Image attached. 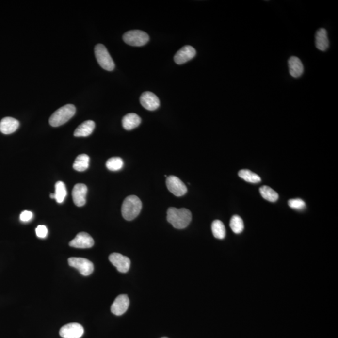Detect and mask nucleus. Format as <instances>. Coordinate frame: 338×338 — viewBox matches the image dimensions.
Masks as SVG:
<instances>
[{"instance_id": "nucleus-28", "label": "nucleus", "mask_w": 338, "mask_h": 338, "mask_svg": "<svg viewBox=\"0 0 338 338\" xmlns=\"http://www.w3.org/2000/svg\"><path fill=\"white\" fill-rule=\"evenodd\" d=\"M36 234L38 238H45L47 234H48V229H47L46 226L43 225H38L36 229Z\"/></svg>"}, {"instance_id": "nucleus-20", "label": "nucleus", "mask_w": 338, "mask_h": 338, "mask_svg": "<svg viewBox=\"0 0 338 338\" xmlns=\"http://www.w3.org/2000/svg\"><path fill=\"white\" fill-rule=\"evenodd\" d=\"M90 157L87 154L79 155L75 159L73 167L75 171L83 172L89 167Z\"/></svg>"}, {"instance_id": "nucleus-26", "label": "nucleus", "mask_w": 338, "mask_h": 338, "mask_svg": "<svg viewBox=\"0 0 338 338\" xmlns=\"http://www.w3.org/2000/svg\"><path fill=\"white\" fill-rule=\"evenodd\" d=\"M106 167L109 171H120L124 167V161L120 157H112L107 161Z\"/></svg>"}, {"instance_id": "nucleus-11", "label": "nucleus", "mask_w": 338, "mask_h": 338, "mask_svg": "<svg viewBox=\"0 0 338 338\" xmlns=\"http://www.w3.org/2000/svg\"><path fill=\"white\" fill-rule=\"evenodd\" d=\"M196 50L190 45H186L176 53L174 56V61L178 64H182L189 62L195 57Z\"/></svg>"}, {"instance_id": "nucleus-29", "label": "nucleus", "mask_w": 338, "mask_h": 338, "mask_svg": "<svg viewBox=\"0 0 338 338\" xmlns=\"http://www.w3.org/2000/svg\"><path fill=\"white\" fill-rule=\"evenodd\" d=\"M33 213L29 210H25L21 213L20 218L21 221L27 223V222L31 220L33 218Z\"/></svg>"}, {"instance_id": "nucleus-2", "label": "nucleus", "mask_w": 338, "mask_h": 338, "mask_svg": "<svg viewBox=\"0 0 338 338\" xmlns=\"http://www.w3.org/2000/svg\"><path fill=\"white\" fill-rule=\"evenodd\" d=\"M142 203L136 195L126 198L122 206V214L127 221H132L139 216L142 210Z\"/></svg>"}, {"instance_id": "nucleus-23", "label": "nucleus", "mask_w": 338, "mask_h": 338, "mask_svg": "<svg viewBox=\"0 0 338 338\" xmlns=\"http://www.w3.org/2000/svg\"><path fill=\"white\" fill-rule=\"evenodd\" d=\"M212 231L215 238L219 240H223L226 235V230L225 225L223 222L216 220L212 224Z\"/></svg>"}, {"instance_id": "nucleus-15", "label": "nucleus", "mask_w": 338, "mask_h": 338, "mask_svg": "<svg viewBox=\"0 0 338 338\" xmlns=\"http://www.w3.org/2000/svg\"><path fill=\"white\" fill-rule=\"evenodd\" d=\"M20 126L18 120L12 117H5L0 122V132L8 135L14 133Z\"/></svg>"}, {"instance_id": "nucleus-24", "label": "nucleus", "mask_w": 338, "mask_h": 338, "mask_svg": "<svg viewBox=\"0 0 338 338\" xmlns=\"http://www.w3.org/2000/svg\"><path fill=\"white\" fill-rule=\"evenodd\" d=\"M260 195L266 201L275 202L279 199L278 193L268 186H262L259 189Z\"/></svg>"}, {"instance_id": "nucleus-9", "label": "nucleus", "mask_w": 338, "mask_h": 338, "mask_svg": "<svg viewBox=\"0 0 338 338\" xmlns=\"http://www.w3.org/2000/svg\"><path fill=\"white\" fill-rule=\"evenodd\" d=\"M110 261L120 273L128 272L130 268V260L127 256L119 253H113L109 256Z\"/></svg>"}, {"instance_id": "nucleus-18", "label": "nucleus", "mask_w": 338, "mask_h": 338, "mask_svg": "<svg viewBox=\"0 0 338 338\" xmlns=\"http://www.w3.org/2000/svg\"><path fill=\"white\" fill-rule=\"evenodd\" d=\"M141 118L136 113H130L124 116L122 119V126L127 130H133L141 124Z\"/></svg>"}, {"instance_id": "nucleus-22", "label": "nucleus", "mask_w": 338, "mask_h": 338, "mask_svg": "<svg viewBox=\"0 0 338 338\" xmlns=\"http://www.w3.org/2000/svg\"><path fill=\"white\" fill-rule=\"evenodd\" d=\"M55 199L58 203L61 204L64 202L67 195L65 184L62 181L57 182L55 184Z\"/></svg>"}, {"instance_id": "nucleus-1", "label": "nucleus", "mask_w": 338, "mask_h": 338, "mask_svg": "<svg viewBox=\"0 0 338 338\" xmlns=\"http://www.w3.org/2000/svg\"><path fill=\"white\" fill-rule=\"evenodd\" d=\"M167 214L168 222L176 229H185L192 221L191 211L186 208H170Z\"/></svg>"}, {"instance_id": "nucleus-14", "label": "nucleus", "mask_w": 338, "mask_h": 338, "mask_svg": "<svg viewBox=\"0 0 338 338\" xmlns=\"http://www.w3.org/2000/svg\"><path fill=\"white\" fill-rule=\"evenodd\" d=\"M88 189L87 186L83 184L75 185L72 191L73 201L75 205L82 207L86 204Z\"/></svg>"}, {"instance_id": "nucleus-13", "label": "nucleus", "mask_w": 338, "mask_h": 338, "mask_svg": "<svg viewBox=\"0 0 338 338\" xmlns=\"http://www.w3.org/2000/svg\"><path fill=\"white\" fill-rule=\"evenodd\" d=\"M130 300L126 294L119 295L111 306V312L116 316H121L128 309Z\"/></svg>"}, {"instance_id": "nucleus-6", "label": "nucleus", "mask_w": 338, "mask_h": 338, "mask_svg": "<svg viewBox=\"0 0 338 338\" xmlns=\"http://www.w3.org/2000/svg\"><path fill=\"white\" fill-rule=\"evenodd\" d=\"M71 267L78 270L81 275L88 276L94 272L93 263L89 260L82 258H70L68 260Z\"/></svg>"}, {"instance_id": "nucleus-5", "label": "nucleus", "mask_w": 338, "mask_h": 338, "mask_svg": "<svg viewBox=\"0 0 338 338\" xmlns=\"http://www.w3.org/2000/svg\"><path fill=\"white\" fill-rule=\"evenodd\" d=\"M123 40L130 46L142 47L147 44L149 36L141 30H131L123 35Z\"/></svg>"}, {"instance_id": "nucleus-12", "label": "nucleus", "mask_w": 338, "mask_h": 338, "mask_svg": "<svg viewBox=\"0 0 338 338\" xmlns=\"http://www.w3.org/2000/svg\"><path fill=\"white\" fill-rule=\"evenodd\" d=\"M140 102L144 108L154 111L160 106V100L156 95L152 92H145L141 95Z\"/></svg>"}, {"instance_id": "nucleus-30", "label": "nucleus", "mask_w": 338, "mask_h": 338, "mask_svg": "<svg viewBox=\"0 0 338 338\" xmlns=\"http://www.w3.org/2000/svg\"><path fill=\"white\" fill-rule=\"evenodd\" d=\"M51 199H55V194L54 193H50Z\"/></svg>"}, {"instance_id": "nucleus-25", "label": "nucleus", "mask_w": 338, "mask_h": 338, "mask_svg": "<svg viewBox=\"0 0 338 338\" xmlns=\"http://www.w3.org/2000/svg\"><path fill=\"white\" fill-rule=\"evenodd\" d=\"M230 227L235 234H240L244 229V222L239 216H232L230 221Z\"/></svg>"}, {"instance_id": "nucleus-19", "label": "nucleus", "mask_w": 338, "mask_h": 338, "mask_svg": "<svg viewBox=\"0 0 338 338\" xmlns=\"http://www.w3.org/2000/svg\"><path fill=\"white\" fill-rule=\"evenodd\" d=\"M316 48L321 51H326L329 47L328 33L324 29H320L316 32L315 35Z\"/></svg>"}, {"instance_id": "nucleus-17", "label": "nucleus", "mask_w": 338, "mask_h": 338, "mask_svg": "<svg viewBox=\"0 0 338 338\" xmlns=\"http://www.w3.org/2000/svg\"><path fill=\"white\" fill-rule=\"evenodd\" d=\"M96 124L92 120H87L80 125L74 132V136L85 137L89 136L94 132Z\"/></svg>"}, {"instance_id": "nucleus-4", "label": "nucleus", "mask_w": 338, "mask_h": 338, "mask_svg": "<svg viewBox=\"0 0 338 338\" xmlns=\"http://www.w3.org/2000/svg\"><path fill=\"white\" fill-rule=\"evenodd\" d=\"M95 55L101 67L107 71H113L115 68L113 58L109 54L106 47L102 44H97L95 47Z\"/></svg>"}, {"instance_id": "nucleus-7", "label": "nucleus", "mask_w": 338, "mask_h": 338, "mask_svg": "<svg viewBox=\"0 0 338 338\" xmlns=\"http://www.w3.org/2000/svg\"><path fill=\"white\" fill-rule=\"evenodd\" d=\"M166 185L168 190L177 197L183 196L187 193V188L186 185L177 177H167Z\"/></svg>"}, {"instance_id": "nucleus-8", "label": "nucleus", "mask_w": 338, "mask_h": 338, "mask_svg": "<svg viewBox=\"0 0 338 338\" xmlns=\"http://www.w3.org/2000/svg\"><path fill=\"white\" fill-rule=\"evenodd\" d=\"M83 333V326L75 322L64 325L59 332L60 337L64 338H80Z\"/></svg>"}, {"instance_id": "nucleus-10", "label": "nucleus", "mask_w": 338, "mask_h": 338, "mask_svg": "<svg viewBox=\"0 0 338 338\" xmlns=\"http://www.w3.org/2000/svg\"><path fill=\"white\" fill-rule=\"evenodd\" d=\"M69 245L75 248H91L94 246V241L93 238L86 232H80L74 240L70 241Z\"/></svg>"}, {"instance_id": "nucleus-27", "label": "nucleus", "mask_w": 338, "mask_h": 338, "mask_svg": "<svg viewBox=\"0 0 338 338\" xmlns=\"http://www.w3.org/2000/svg\"><path fill=\"white\" fill-rule=\"evenodd\" d=\"M288 205L290 208L295 210H301L305 209L306 203L303 200L301 199H290L288 201Z\"/></svg>"}, {"instance_id": "nucleus-3", "label": "nucleus", "mask_w": 338, "mask_h": 338, "mask_svg": "<svg viewBox=\"0 0 338 338\" xmlns=\"http://www.w3.org/2000/svg\"><path fill=\"white\" fill-rule=\"evenodd\" d=\"M76 108L73 104L64 105L55 111L49 118V124L53 128L62 126L74 117Z\"/></svg>"}, {"instance_id": "nucleus-16", "label": "nucleus", "mask_w": 338, "mask_h": 338, "mask_svg": "<svg viewBox=\"0 0 338 338\" xmlns=\"http://www.w3.org/2000/svg\"><path fill=\"white\" fill-rule=\"evenodd\" d=\"M288 66H289L290 75L294 78L301 77L304 72V66L298 57H290L288 60Z\"/></svg>"}, {"instance_id": "nucleus-31", "label": "nucleus", "mask_w": 338, "mask_h": 338, "mask_svg": "<svg viewBox=\"0 0 338 338\" xmlns=\"http://www.w3.org/2000/svg\"><path fill=\"white\" fill-rule=\"evenodd\" d=\"M167 338V337H163V338Z\"/></svg>"}, {"instance_id": "nucleus-21", "label": "nucleus", "mask_w": 338, "mask_h": 338, "mask_svg": "<svg viewBox=\"0 0 338 338\" xmlns=\"http://www.w3.org/2000/svg\"><path fill=\"white\" fill-rule=\"evenodd\" d=\"M238 175L242 179L247 182L258 184V183L261 182V178H260V177L258 174L255 173V172L249 171V170H241L239 172Z\"/></svg>"}]
</instances>
